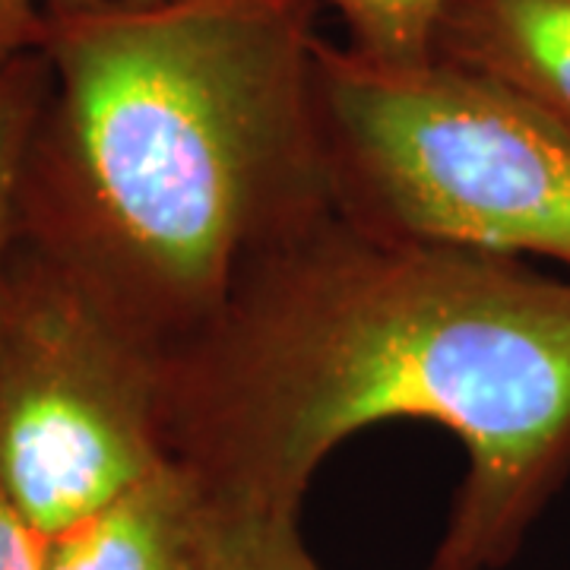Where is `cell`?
<instances>
[{"mask_svg":"<svg viewBox=\"0 0 570 570\" xmlns=\"http://www.w3.org/2000/svg\"><path fill=\"white\" fill-rule=\"evenodd\" d=\"M333 200L396 238L570 266V137L448 61L390 63L321 39Z\"/></svg>","mask_w":570,"mask_h":570,"instance_id":"3","label":"cell"},{"mask_svg":"<svg viewBox=\"0 0 570 570\" xmlns=\"http://www.w3.org/2000/svg\"><path fill=\"white\" fill-rule=\"evenodd\" d=\"M209 570H324L298 535V517L216 508Z\"/></svg>","mask_w":570,"mask_h":570,"instance_id":"9","label":"cell"},{"mask_svg":"<svg viewBox=\"0 0 570 570\" xmlns=\"http://www.w3.org/2000/svg\"><path fill=\"white\" fill-rule=\"evenodd\" d=\"M45 13L55 10H89V7H153V3H165V0H36Z\"/></svg>","mask_w":570,"mask_h":570,"instance_id":"12","label":"cell"},{"mask_svg":"<svg viewBox=\"0 0 570 570\" xmlns=\"http://www.w3.org/2000/svg\"><path fill=\"white\" fill-rule=\"evenodd\" d=\"M431 58L485 77L570 137V0H448Z\"/></svg>","mask_w":570,"mask_h":570,"instance_id":"6","label":"cell"},{"mask_svg":"<svg viewBox=\"0 0 570 570\" xmlns=\"http://www.w3.org/2000/svg\"><path fill=\"white\" fill-rule=\"evenodd\" d=\"M390 419L466 450L428 570H501L570 475V279L324 219L165 355L168 456L213 508L298 517L348 434Z\"/></svg>","mask_w":570,"mask_h":570,"instance_id":"1","label":"cell"},{"mask_svg":"<svg viewBox=\"0 0 570 570\" xmlns=\"http://www.w3.org/2000/svg\"><path fill=\"white\" fill-rule=\"evenodd\" d=\"M346 26V45L367 58L415 63L431 58V39L448 0H317Z\"/></svg>","mask_w":570,"mask_h":570,"instance_id":"8","label":"cell"},{"mask_svg":"<svg viewBox=\"0 0 570 570\" xmlns=\"http://www.w3.org/2000/svg\"><path fill=\"white\" fill-rule=\"evenodd\" d=\"M41 546L45 539L0 491V570H41Z\"/></svg>","mask_w":570,"mask_h":570,"instance_id":"11","label":"cell"},{"mask_svg":"<svg viewBox=\"0 0 570 570\" xmlns=\"http://www.w3.org/2000/svg\"><path fill=\"white\" fill-rule=\"evenodd\" d=\"M216 508L178 460L70 530L45 539L41 570H209Z\"/></svg>","mask_w":570,"mask_h":570,"instance_id":"5","label":"cell"},{"mask_svg":"<svg viewBox=\"0 0 570 570\" xmlns=\"http://www.w3.org/2000/svg\"><path fill=\"white\" fill-rule=\"evenodd\" d=\"M48 96L45 51L22 55L0 70V273L17 245V194L26 146Z\"/></svg>","mask_w":570,"mask_h":570,"instance_id":"7","label":"cell"},{"mask_svg":"<svg viewBox=\"0 0 570 570\" xmlns=\"http://www.w3.org/2000/svg\"><path fill=\"white\" fill-rule=\"evenodd\" d=\"M165 460L163 352L17 242L0 273V491L51 539Z\"/></svg>","mask_w":570,"mask_h":570,"instance_id":"4","label":"cell"},{"mask_svg":"<svg viewBox=\"0 0 570 570\" xmlns=\"http://www.w3.org/2000/svg\"><path fill=\"white\" fill-rule=\"evenodd\" d=\"M317 0H165L45 13L48 96L17 242L163 355L336 206Z\"/></svg>","mask_w":570,"mask_h":570,"instance_id":"2","label":"cell"},{"mask_svg":"<svg viewBox=\"0 0 570 570\" xmlns=\"http://www.w3.org/2000/svg\"><path fill=\"white\" fill-rule=\"evenodd\" d=\"M45 45V10L36 0H0V70Z\"/></svg>","mask_w":570,"mask_h":570,"instance_id":"10","label":"cell"}]
</instances>
